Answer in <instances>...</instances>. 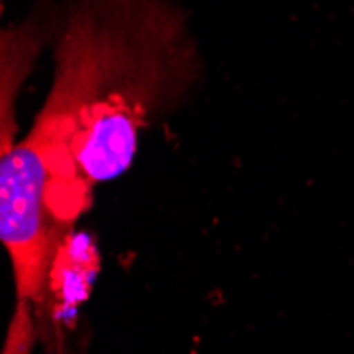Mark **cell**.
Listing matches in <instances>:
<instances>
[{
    "mask_svg": "<svg viewBox=\"0 0 354 354\" xmlns=\"http://www.w3.org/2000/svg\"><path fill=\"white\" fill-rule=\"evenodd\" d=\"M198 75V47L170 0H68L53 83L30 130L49 157L62 223L75 225L93 185L127 172L142 130Z\"/></svg>",
    "mask_w": 354,
    "mask_h": 354,
    "instance_id": "obj_1",
    "label": "cell"
},
{
    "mask_svg": "<svg viewBox=\"0 0 354 354\" xmlns=\"http://www.w3.org/2000/svg\"><path fill=\"white\" fill-rule=\"evenodd\" d=\"M51 180L49 157L32 132L0 151V240L11 259L17 301L35 308L43 301L55 248L71 232L51 208Z\"/></svg>",
    "mask_w": 354,
    "mask_h": 354,
    "instance_id": "obj_2",
    "label": "cell"
},
{
    "mask_svg": "<svg viewBox=\"0 0 354 354\" xmlns=\"http://www.w3.org/2000/svg\"><path fill=\"white\" fill-rule=\"evenodd\" d=\"M98 272V246L87 234L71 230L55 248L45 284V295L41 306L37 308V316H43V312H47L49 320H53L55 325L73 320L81 304L87 299Z\"/></svg>",
    "mask_w": 354,
    "mask_h": 354,
    "instance_id": "obj_3",
    "label": "cell"
},
{
    "mask_svg": "<svg viewBox=\"0 0 354 354\" xmlns=\"http://www.w3.org/2000/svg\"><path fill=\"white\" fill-rule=\"evenodd\" d=\"M55 19L49 11L30 15L24 24L3 30V121H0V145L9 149L15 132V98L21 81L43 47L45 37L53 30Z\"/></svg>",
    "mask_w": 354,
    "mask_h": 354,
    "instance_id": "obj_4",
    "label": "cell"
},
{
    "mask_svg": "<svg viewBox=\"0 0 354 354\" xmlns=\"http://www.w3.org/2000/svg\"><path fill=\"white\" fill-rule=\"evenodd\" d=\"M37 335H39V327H37L35 306L17 301L3 354H32V346L37 342Z\"/></svg>",
    "mask_w": 354,
    "mask_h": 354,
    "instance_id": "obj_5",
    "label": "cell"
}]
</instances>
